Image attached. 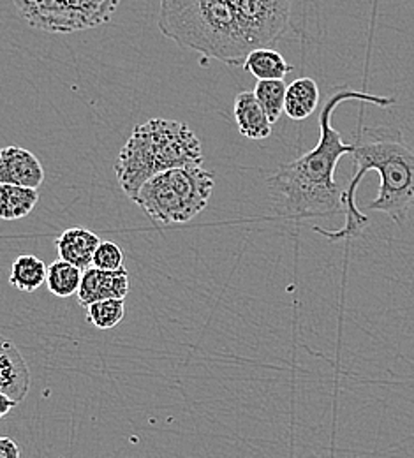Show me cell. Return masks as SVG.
Masks as SVG:
<instances>
[{
  "mask_svg": "<svg viewBox=\"0 0 414 458\" xmlns=\"http://www.w3.org/2000/svg\"><path fill=\"white\" fill-rule=\"evenodd\" d=\"M125 316L123 300H103L87 307L89 321L99 330H112Z\"/></svg>",
  "mask_w": 414,
  "mask_h": 458,
  "instance_id": "obj_19",
  "label": "cell"
},
{
  "mask_svg": "<svg viewBox=\"0 0 414 458\" xmlns=\"http://www.w3.org/2000/svg\"><path fill=\"white\" fill-rule=\"evenodd\" d=\"M45 182L41 161L23 147H5L0 156V183L39 189Z\"/></svg>",
  "mask_w": 414,
  "mask_h": 458,
  "instance_id": "obj_8",
  "label": "cell"
},
{
  "mask_svg": "<svg viewBox=\"0 0 414 458\" xmlns=\"http://www.w3.org/2000/svg\"><path fill=\"white\" fill-rule=\"evenodd\" d=\"M46 276L48 267L45 261H41L38 256L23 254L18 256L11 265L9 284L23 293H34L43 286V283H46Z\"/></svg>",
  "mask_w": 414,
  "mask_h": 458,
  "instance_id": "obj_16",
  "label": "cell"
},
{
  "mask_svg": "<svg viewBox=\"0 0 414 458\" xmlns=\"http://www.w3.org/2000/svg\"><path fill=\"white\" fill-rule=\"evenodd\" d=\"M241 67L254 78H258V81L284 80L290 72H293V65L288 64L286 58L274 48L252 50Z\"/></svg>",
  "mask_w": 414,
  "mask_h": 458,
  "instance_id": "obj_13",
  "label": "cell"
},
{
  "mask_svg": "<svg viewBox=\"0 0 414 458\" xmlns=\"http://www.w3.org/2000/svg\"><path fill=\"white\" fill-rule=\"evenodd\" d=\"M30 390V372L25 358L9 339L0 335V392L20 403Z\"/></svg>",
  "mask_w": 414,
  "mask_h": 458,
  "instance_id": "obj_10",
  "label": "cell"
},
{
  "mask_svg": "<svg viewBox=\"0 0 414 458\" xmlns=\"http://www.w3.org/2000/svg\"><path fill=\"white\" fill-rule=\"evenodd\" d=\"M157 27L180 48L226 65L252 52L232 0H161Z\"/></svg>",
  "mask_w": 414,
  "mask_h": 458,
  "instance_id": "obj_3",
  "label": "cell"
},
{
  "mask_svg": "<svg viewBox=\"0 0 414 458\" xmlns=\"http://www.w3.org/2000/svg\"><path fill=\"white\" fill-rule=\"evenodd\" d=\"M0 156H2V150H0Z\"/></svg>",
  "mask_w": 414,
  "mask_h": 458,
  "instance_id": "obj_23",
  "label": "cell"
},
{
  "mask_svg": "<svg viewBox=\"0 0 414 458\" xmlns=\"http://www.w3.org/2000/svg\"><path fill=\"white\" fill-rule=\"evenodd\" d=\"M18 403L14 401H11L7 395H4L2 392H0V420L11 411V409H14Z\"/></svg>",
  "mask_w": 414,
  "mask_h": 458,
  "instance_id": "obj_22",
  "label": "cell"
},
{
  "mask_svg": "<svg viewBox=\"0 0 414 458\" xmlns=\"http://www.w3.org/2000/svg\"><path fill=\"white\" fill-rule=\"evenodd\" d=\"M129 287L127 268L106 272L90 267L83 272L81 286L78 289V301L81 307H89L103 300H123L129 294Z\"/></svg>",
  "mask_w": 414,
  "mask_h": 458,
  "instance_id": "obj_9",
  "label": "cell"
},
{
  "mask_svg": "<svg viewBox=\"0 0 414 458\" xmlns=\"http://www.w3.org/2000/svg\"><path fill=\"white\" fill-rule=\"evenodd\" d=\"M92 267L99 268V270H106V272H115L123 268V252L115 242H101L94 259H92Z\"/></svg>",
  "mask_w": 414,
  "mask_h": 458,
  "instance_id": "obj_20",
  "label": "cell"
},
{
  "mask_svg": "<svg viewBox=\"0 0 414 458\" xmlns=\"http://www.w3.org/2000/svg\"><path fill=\"white\" fill-rule=\"evenodd\" d=\"M0 458H20V446L11 437H0Z\"/></svg>",
  "mask_w": 414,
  "mask_h": 458,
  "instance_id": "obj_21",
  "label": "cell"
},
{
  "mask_svg": "<svg viewBox=\"0 0 414 458\" xmlns=\"http://www.w3.org/2000/svg\"><path fill=\"white\" fill-rule=\"evenodd\" d=\"M252 50L274 48L288 32L293 0H233Z\"/></svg>",
  "mask_w": 414,
  "mask_h": 458,
  "instance_id": "obj_7",
  "label": "cell"
},
{
  "mask_svg": "<svg viewBox=\"0 0 414 458\" xmlns=\"http://www.w3.org/2000/svg\"><path fill=\"white\" fill-rule=\"evenodd\" d=\"M359 101L377 108L397 103L393 96H376L346 85L332 89L319 112V141L295 161L283 165L268 178V191L279 216L291 221H308L344 214L342 189L335 182L341 157L350 156L353 143H346L334 127L332 116L342 103Z\"/></svg>",
  "mask_w": 414,
  "mask_h": 458,
  "instance_id": "obj_1",
  "label": "cell"
},
{
  "mask_svg": "<svg viewBox=\"0 0 414 458\" xmlns=\"http://www.w3.org/2000/svg\"><path fill=\"white\" fill-rule=\"evenodd\" d=\"M103 240L87 228H69L60 233L55 240V249L59 254V259L78 267L80 270H87L92 267L94 254Z\"/></svg>",
  "mask_w": 414,
  "mask_h": 458,
  "instance_id": "obj_11",
  "label": "cell"
},
{
  "mask_svg": "<svg viewBox=\"0 0 414 458\" xmlns=\"http://www.w3.org/2000/svg\"><path fill=\"white\" fill-rule=\"evenodd\" d=\"M353 176L342 191L346 223L341 229L314 231L332 242L358 236L367 226L368 217L356 207V189L365 173L379 174V192L367 207L372 212L386 214L395 225H402L414 207V148L404 140L401 129L393 125L363 127L353 141L351 150Z\"/></svg>",
  "mask_w": 414,
  "mask_h": 458,
  "instance_id": "obj_2",
  "label": "cell"
},
{
  "mask_svg": "<svg viewBox=\"0 0 414 458\" xmlns=\"http://www.w3.org/2000/svg\"><path fill=\"white\" fill-rule=\"evenodd\" d=\"M319 106V87L312 78H298L286 90L284 114L291 120H305Z\"/></svg>",
  "mask_w": 414,
  "mask_h": 458,
  "instance_id": "obj_14",
  "label": "cell"
},
{
  "mask_svg": "<svg viewBox=\"0 0 414 458\" xmlns=\"http://www.w3.org/2000/svg\"><path fill=\"white\" fill-rule=\"evenodd\" d=\"M233 114L238 131L247 140H265L272 134V122L258 103L254 92H240L235 98Z\"/></svg>",
  "mask_w": 414,
  "mask_h": 458,
  "instance_id": "obj_12",
  "label": "cell"
},
{
  "mask_svg": "<svg viewBox=\"0 0 414 458\" xmlns=\"http://www.w3.org/2000/svg\"><path fill=\"white\" fill-rule=\"evenodd\" d=\"M286 90H288V85L284 83V80H263V81H258L252 90L258 103L261 105V108L265 110V114L272 123H275L284 114Z\"/></svg>",
  "mask_w": 414,
  "mask_h": 458,
  "instance_id": "obj_18",
  "label": "cell"
},
{
  "mask_svg": "<svg viewBox=\"0 0 414 458\" xmlns=\"http://www.w3.org/2000/svg\"><path fill=\"white\" fill-rule=\"evenodd\" d=\"M214 187V173L201 166H185L156 174L131 199L156 225H183L207 208Z\"/></svg>",
  "mask_w": 414,
  "mask_h": 458,
  "instance_id": "obj_5",
  "label": "cell"
},
{
  "mask_svg": "<svg viewBox=\"0 0 414 458\" xmlns=\"http://www.w3.org/2000/svg\"><path fill=\"white\" fill-rule=\"evenodd\" d=\"M201 163V141L187 123L150 118L132 129L120 150L115 174L123 194L132 198L156 174Z\"/></svg>",
  "mask_w": 414,
  "mask_h": 458,
  "instance_id": "obj_4",
  "label": "cell"
},
{
  "mask_svg": "<svg viewBox=\"0 0 414 458\" xmlns=\"http://www.w3.org/2000/svg\"><path fill=\"white\" fill-rule=\"evenodd\" d=\"M21 18L48 34H74L105 25L122 0H13Z\"/></svg>",
  "mask_w": 414,
  "mask_h": 458,
  "instance_id": "obj_6",
  "label": "cell"
},
{
  "mask_svg": "<svg viewBox=\"0 0 414 458\" xmlns=\"http://www.w3.org/2000/svg\"><path fill=\"white\" fill-rule=\"evenodd\" d=\"M81 277L83 270L59 259L48 267L46 286L52 294L59 298H69L72 294H78V289L81 286Z\"/></svg>",
  "mask_w": 414,
  "mask_h": 458,
  "instance_id": "obj_17",
  "label": "cell"
},
{
  "mask_svg": "<svg viewBox=\"0 0 414 458\" xmlns=\"http://www.w3.org/2000/svg\"><path fill=\"white\" fill-rule=\"evenodd\" d=\"M38 189L0 183V219L18 221L27 217L38 205Z\"/></svg>",
  "mask_w": 414,
  "mask_h": 458,
  "instance_id": "obj_15",
  "label": "cell"
}]
</instances>
